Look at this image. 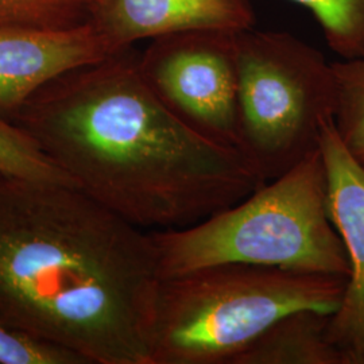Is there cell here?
<instances>
[{
	"label": "cell",
	"mask_w": 364,
	"mask_h": 364,
	"mask_svg": "<svg viewBox=\"0 0 364 364\" xmlns=\"http://www.w3.org/2000/svg\"><path fill=\"white\" fill-rule=\"evenodd\" d=\"M7 119L81 193L142 230L193 225L264 183L173 114L130 49L54 78Z\"/></svg>",
	"instance_id": "6da1fadb"
},
{
	"label": "cell",
	"mask_w": 364,
	"mask_h": 364,
	"mask_svg": "<svg viewBox=\"0 0 364 364\" xmlns=\"http://www.w3.org/2000/svg\"><path fill=\"white\" fill-rule=\"evenodd\" d=\"M150 231L77 188L0 174V321L84 364H151Z\"/></svg>",
	"instance_id": "7a4b0ae2"
},
{
	"label": "cell",
	"mask_w": 364,
	"mask_h": 364,
	"mask_svg": "<svg viewBox=\"0 0 364 364\" xmlns=\"http://www.w3.org/2000/svg\"><path fill=\"white\" fill-rule=\"evenodd\" d=\"M161 278L240 263L348 278L350 263L329 218L320 149L282 176L207 219L150 231Z\"/></svg>",
	"instance_id": "3957f363"
},
{
	"label": "cell",
	"mask_w": 364,
	"mask_h": 364,
	"mask_svg": "<svg viewBox=\"0 0 364 364\" xmlns=\"http://www.w3.org/2000/svg\"><path fill=\"white\" fill-rule=\"evenodd\" d=\"M347 278L225 263L164 278L151 364H234L275 321L299 309L333 313Z\"/></svg>",
	"instance_id": "277c9868"
},
{
	"label": "cell",
	"mask_w": 364,
	"mask_h": 364,
	"mask_svg": "<svg viewBox=\"0 0 364 364\" xmlns=\"http://www.w3.org/2000/svg\"><path fill=\"white\" fill-rule=\"evenodd\" d=\"M237 151L264 182L320 149L333 120L332 63L304 41L277 31L237 33Z\"/></svg>",
	"instance_id": "5b68a950"
},
{
	"label": "cell",
	"mask_w": 364,
	"mask_h": 364,
	"mask_svg": "<svg viewBox=\"0 0 364 364\" xmlns=\"http://www.w3.org/2000/svg\"><path fill=\"white\" fill-rule=\"evenodd\" d=\"M237 33L180 31L151 39L139 57L146 81L173 114L209 141L236 151Z\"/></svg>",
	"instance_id": "8992f818"
},
{
	"label": "cell",
	"mask_w": 364,
	"mask_h": 364,
	"mask_svg": "<svg viewBox=\"0 0 364 364\" xmlns=\"http://www.w3.org/2000/svg\"><path fill=\"white\" fill-rule=\"evenodd\" d=\"M320 151L329 218L350 263L343 299L329 318L328 336L344 364H364V168L340 141L333 120L323 126Z\"/></svg>",
	"instance_id": "52a82bcc"
},
{
	"label": "cell",
	"mask_w": 364,
	"mask_h": 364,
	"mask_svg": "<svg viewBox=\"0 0 364 364\" xmlns=\"http://www.w3.org/2000/svg\"><path fill=\"white\" fill-rule=\"evenodd\" d=\"M115 53L92 21L68 28L0 27V115L10 117L54 78Z\"/></svg>",
	"instance_id": "ba28073f"
},
{
	"label": "cell",
	"mask_w": 364,
	"mask_h": 364,
	"mask_svg": "<svg viewBox=\"0 0 364 364\" xmlns=\"http://www.w3.org/2000/svg\"><path fill=\"white\" fill-rule=\"evenodd\" d=\"M90 14L117 53L186 30L243 31L255 21L250 0H90Z\"/></svg>",
	"instance_id": "9c48e42d"
},
{
	"label": "cell",
	"mask_w": 364,
	"mask_h": 364,
	"mask_svg": "<svg viewBox=\"0 0 364 364\" xmlns=\"http://www.w3.org/2000/svg\"><path fill=\"white\" fill-rule=\"evenodd\" d=\"M332 313L299 309L275 321L234 364H344L328 336Z\"/></svg>",
	"instance_id": "30bf717a"
},
{
	"label": "cell",
	"mask_w": 364,
	"mask_h": 364,
	"mask_svg": "<svg viewBox=\"0 0 364 364\" xmlns=\"http://www.w3.org/2000/svg\"><path fill=\"white\" fill-rule=\"evenodd\" d=\"M332 65L338 85L335 129L352 158L364 168V57Z\"/></svg>",
	"instance_id": "8fae6325"
},
{
	"label": "cell",
	"mask_w": 364,
	"mask_h": 364,
	"mask_svg": "<svg viewBox=\"0 0 364 364\" xmlns=\"http://www.w3.org/2000/svg\"><path fill=\"white\" fill-rule=\"evenodd\" d=\"M312 13L328 46L341 57H364V0H291Z\"/></svg>",
	"instance_id": "7c38bea8"
},
{
	"label": "cell",
	"mask_w": 364,
	"mask_h": 364,
	"mask_svg": "<svg viewBox=\"0 0 364 364\" xmlns=\"http://www.w3.org/2000/svg\"><path fill=\"white\" fill-rule=\"evenodd\" d=\"M0 174L28 181L73 186L65 174L36 144V141L7 117L0 115Z\"/></svg>",
	"instance_id": "4fadbf2b"
},
{
	"label": "cell",
	"mask_w": 364,
	"mask_h": 364,
	"mask_svg": "<svg viewBox=\"0 0 364 364\" xmlns=\"http://www.w3.org/2000/svg\"><path fill=\"white\" fill-rule=\"evenodd\" d=\"M90 21V0H0V27L68 28Z\"/></svg>",
	"instance_id": "5bb4252c"
},
{
	"label": "cell",
	"mask_w": 364,
	"mask_h": 364,
	"mask_svg": "<svg viewBox=\"0 0 364 364\" xmlns=\"http://www.w3.org/2000/svg\"><path fill=\"white\" fill-rule=\"evenodd\" d=\"M0 364H84L77 355L0 321Z\"/></svg>",
	"instance_id": "9a60e30c"
}]
</instances>
